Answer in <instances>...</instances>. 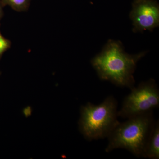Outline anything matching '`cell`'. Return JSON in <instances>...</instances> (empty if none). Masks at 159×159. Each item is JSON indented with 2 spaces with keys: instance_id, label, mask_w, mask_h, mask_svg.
Here are the masks:
<instances>
[{
  "instance_id": "52a82bcc",
  "label": "cell",
  "mask_w": 159,
  "mask_h": 159,
  "mask_svg": "<svg viewBox=\"0 0 159 159\" xmlns=\"http://www.w3.org/2000/svg\"><path fill=\"white\" fill-rule=\"evenodd\" d=\"M5 5H9L17 11H23L27 8L29 0H2Z\"/></svg>"
},
{
  "instance_id": "5b68a950",
  "label": "cell",
  "mask_w": 159,
  "mask_h": 159,
  "mask_svg": "<svg viewBox=\"0 0 159 159\" xmlns=\"http://www.w3.org/2000/svg\"><path fill=\"white\" fill-rule=\"evenodd\" d=\"M129 16L134 32L152 31L159 25L158 5L151 0H137Z\"/></svg>"
},
{
  "instance_id": "7a4b0ae2",
  "label": "cell",
  "mask_w": 159,
  "mask_h": 159,
  "mask_svg": "<svg viewBox=\"0 0 159 159\" xmlns=\"http://www.w3.org/2000/svg\"><path fill=\"white\" fill-rule=\"evenodd\" d=\"M155 121L153 113L127 119L119 122L107 137L106 152L123 148L138 157H143Z\"/></svg>"
},
{
  "instance_id": "277c9868",
  "label": "cell",
  "mask_w": 159,
  "mask_h": 159,
  "mask_svg": "<svg viewBox=\"0 0 159 159\" xmlns=\"http://www.w3.org/2000/svg\"><path fill=\"white\" fill-rule=\"evenodd\" d=\"M124 98L118 116L129 119L153 113L159 106V90L153 79L141 82L130 89Z\"/></svg>"
},
{
  "instance_id": "6da1fadb",
  "label": "cell",
  "mask_w": 159,
  "mask_h": 159,
  "mask_svg": "<svg viewBox=\"0 0 159 159\" xmlns=\"http://www.w3.org/2000/svg\"><path fill=\"white\" fill-rule=\"evenodd\" d=\"M146 53L129 54L123 50L122 43L110 40L92 59L91 64L100 79L131 89L134 86V74L137 63Z\"/></svg>"
},
{
  "instance_id": "9c48e42d",
  "label": "cell",
  "mask_w": 159,
  "mask_h": 159,
  "mask_svg": "<svg viewBox=\"0 0 159 159\" xmlns=\"http://www.w3.org/2000/svg\"><path fill=\"white\" fill-rule=\"evenodd\" d=\"M2 8L1 5H0V19L2 17Z\"/></svg>"
},
{
  "instance_id": "8992f818",
  "label": "cell",
  "mask_w": 159,
  "mask_h": 159,
  "mask_svg": "<svg viewBox=\"0 0 159 159\" xmlns=\"http://www.w3.org/2000/svg\"><path fill=\"white\" fill-rule=\"evenodd\" d=\"M143 157L151 159L159 158V122L155 121L147 141Z\"/></svg>"
},
{
  "instance_id": "3957f363",
  "label": "cell",
  "mask_w": 159,
  "mask_h": 159,
  "mask_svg": "<svg viewBox=\"0 0 159 159\" xmlns=\"http://www.w3.org/2000/svg\"><path fill=\"white\" fill-rule=\"evenodd\" d=\"M118 103L112 96L100 104L88 102L80 108L79 128L88 141L107 138L118 124Z\"/></svg>"
},
{
  "instance_id": "ba28073f",
  "label": "cell",
  "mask_w": 159,
  "mask_h": 159,
  "mask_svg": "<svg viewBox=\"0 0 159 159\" xmlns=\"http://www.w3.org/2000/svg\"><path fill=\"white\" fill-rule=\"evenodd\" d=\"M10 42L5 38L0 32V57H2L3 53L10 48Z\"/></svg>"
}]
</instances>
